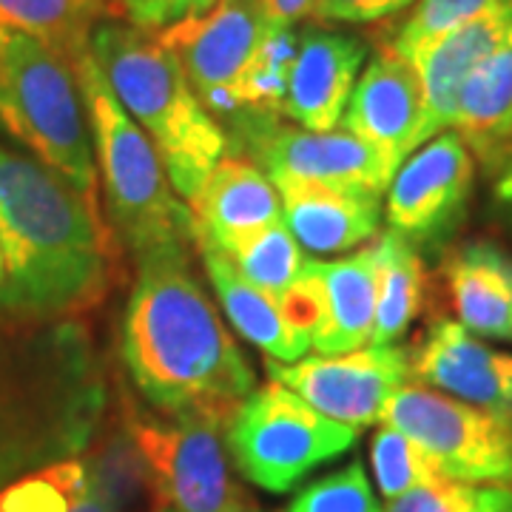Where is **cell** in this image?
Here are the masks:
<instances>
[{
  "instance_id": "cb8c5ba5",
  "label": "cell",
  "mask_w": 512,
  "mask_h": 512,
  "mask_svg": "<svg viewBox=\"0 0 512 512\" xmlns=\"http://www.w3.org/2000/svg\"><path fill=\"white\" fill-rule=\"evenodd\" d=\"M120 498L89 461L63 458L6 484L0 512H117Z\"/></svg>"
},
{
  "instance_id": "d6986e66",
  "label": "cell",
  "mask_w": 512,
  "mask_h": 512,
  "mask_svg": "<svg viewBox=\"0 0 512 512\" xmlns=\"http://www.w3.org/2000/svg\"><path fill=\"white\" fill-rule=\"evenodd\" d=\"M510 32L512 0H495L481 15L461 23L458 29L421 49L416 57H410L427 100V140L453 126L458 94L464 83Z\"/></svg>"
},
{
  "instance_id": "4fadbf2b",
  "label": "cell",
  "mask_w": 512,
  "mask_h": 512,
  "mask_svg": "<svg viewBox=\"0 0 512 512\" xmlns=\"http://www.w3.org/2000/svg\"><path fill=\"white\" fill-rule=\"evenodd\" d=\"M476 160L453 128L416 148L387 185V225L413 245L447 237L467 211Z\"/></svg>"
},
{
  "instance_id": "9a60e30c",
  "label": "cell",
  "mask_w": 512,
  "mask_h": 512,
  "mask_svg": "<svg viewBox=\"0 0 512 512\" xmlns=\"http://www.w3.org/2000/svg\"><path fill=\"white\" fill-rule=\"evenodd\" d=\"M413 379L507 421L512 427V353L490 348L481 336L441 319L410 353Z\"/></svg>"
},
{
  "instance_id": "277c9868",
  "label": "cell",
  "mask_w": 512,
  "mask_h": 512,
  "mask_svg": "<svg viewBox=\"0 0 512 512\" xmlns=\"http://www.w3.org/2000/svg\"><path fill=\"white\" fill-rule=\"evenodd\" d=\"M160 37L225 134L248 117H279L299 35L274 26L259 0H220Z\"/></svg>"
},
{
  "instance_id": "3957f363",
  "label": "cell",
  "mask_w": 512,
  "mask_h": 512,
  "mask_svg": "<svg viewBox=\"0 0 512 512\" xmlns=\"http://www.w3.org/2000/svg\"><path fill=\"white\" fill-rule=\"evenodd\" d=\"M114 97L154 146L174 191L191 200L228 154V134L202 106L180 60L160 37L123 18L103 20L89 43Z\"/></svg>"
},
{
  "instance_id": "4316f807",
  "label": "cell",
  "mask_w": 512,
  "mask_h": 512,
  "mask_svg": "<svg viewBox=\"0 0 512 512\" xmlns=\"http://www.w3.org/2000/svg\"><path fill=\"white\" fill-rule=\"evenodd\" d=\"M222 254L259 291L271 293L274 299L285 302V296L299 285L308 268V256L302 254L299 242L293 239L285 220L276 222L265 231L239 239Z\"/></svg>"
},
{
  "instance_id": "d4e9b609",
  "label": "cell",
  "mask_w": 512,
  "mask_h": 512,
  "mask_svg": "<svg viewBox=\"0 0 512 512\" xmlns=\"http://www.w3.org/2000/svg\"><path fill=\"white\" fill-rule=\"evenodd\" d=\"M109 18H120L111 0H0V32L35 37L72 63Z\"/></svg>"
},
{
  "instance_id": "5b68a950",
  "label": "cell",
  "mask_w": 512,
  "mask_h": 512,
  "mask_svg": "<svg viewBox=\"0 0 512 512\" xmlns=\"http://www.w3.org/2000/svg\"><path fill=\"white\" fill-rule=\"evenodd\" d=\"M92 131L97 180L120 237L137 256L165 245H194L188 205L165 174L154 146L114 97L92 52L74 60Z\"/></svg>"
},
{
  "instance_id": "484cf974",
  "label": "cell",
  "mask_w": 512,
  "mask_h": 512,
  "mask_svg": "<svg viewBox=\"0 0 512 512\" xmlns=\"http://www.w3.org/2000/svg\"><path fill=\"white\" fill-rule=\"evenodd\" d=\"M379 302L370 345H396L416 322L424 302V265L413 242L393 231L376 237Z\"/></svg>"
},
{
  "instance_id": "83f0119b",
  "label": "cell",
  "mask_w": 512,
  "mask_h": 512,
  "mask_svg": "<svg viewBox=\"0 0 512 512\" xmlns=\"http://www.w3.org/2000/svg\"><path fill=\"white\" fill-rule=\"evenodd\" d=\"M370 461H373L379 493L387 501L447 478L439 470V464L427 456L416 441L390 424H382L376 430L373 444H370Z\"/></svg>"
},
{
  "instance_id": "5bb4252c",
  "label": "cell",
  "mask_w": 512,
  "mask_h": 512,
  "mask_svg": "<svg viewBox=\"0 0 512 512\" xmlns=\"http://www.w3.org/2000/svg\"><path fill=\"white\" fill-rule=\"evenodd\" d=\"M339 126L379 151L396 174L399 165L427 143V100L416 66L382 46L359 74Z\"/></svg>"
},
{
  "instance_id": "e575fe53",
  "label": "cell",
  "mask_w": 512,
  "mask_h": 512,
  "mask_svg": "<svg viewBox=\"0 0 512 512\" xmlns=\"http://www.w3.org/2000/svg\"><path fill=\"white\" fill-rule=\"evenodd\" d=\"M501 180H504V183H501V188H504V197L512 200V154H510V163L504 165V171H501Z\"/></svg>"
},
{
  "instance_id": "7c38bea8",
  "label": "cell",
  "mask_w": 512,
  "mask_h": 512,
  "mask_svg": "<svg viewBox=\"0 0 512 512\" xmlns=\"http://www.w3.org/2000/svg\"><path fill=\"white\" fill-rule=\"evenodd\" d=\"M271 382L285 384L328 419L362 430L379 424L393 393L413 379L410 350L367 345L339 356L268 362Z\"/></svg>"
},
{
  "instance_id": "ffe728a7",
  "label": "cell",
  "mask_w": 512,
  "mask_h": 512,
  "mask_svg": "<svg viewBox=\"0 0 512 512\" xmlns=\"http://www.w3.org/2000/svg\"><path fill=\"white\" fill-rule=\"evenodd\" d=\"M276 191L288 231L311 254H345L379 234L382 197L376 194L311 183Z\"/></svg>"
},
{
  "instance_id": "52a82bcc",
  "label": "cell",
  "mask_w": 512,
  "mask_h": 512,
  "mask_svg": "<svg viewBox=\"0 0 512 512\" xmlns=\"http://www.w3.org/2000/svg\"><path fill=\"white\" fill-rule=\"evenodd\" d=\"M0 131L60 180L100 202L77 69L52 46L18 32H0Z\"/></svg>"
},
{
  "instance_id": "f546056e",
  "label": "cell",
  "mask_w": 512,
  "mask_h": 512,
  "mask_svg": "<svg viewBox=\"0 0 512 512\" xmlns=\"http://www.w3.org/2000/svg\"><path fill=\"white\" fill-rule=\"evenodd\" d=\"M384 512H512V487L444 478L439 484L387 501Z\"/></svg>"
},
{
  "instance_id": "1f68e13d",
  "label": "cell",
  "mask_w": 512,
  "mask_h": 512,
  "mask_svg": "<svg viewBox=\"0 0 512 512\" xmlns=\"http://www.w3.org/2000/svg\"><path fill=\"white\" fill-rule=\"evenodd\" d=\"M220 0H120V18L146 32H163L168 26L211 12Z\"/></svg>"
},
{
  "instance_id": "d6a6232c",
  "label": "cell",
  "mask_w": 512,
  "mask_h": 512,
  "mask_svg": "<svg viewBox=\"0 0 512 512\" xmlns=\"http://www.w3.org/2000/svg\"><path fill=\"white\" fill-rule=\"evenodd\" d=\"M413 3L416 0H313L311 18L319 23L367 26V23L396 18L413 9Z\"/></svg>"
},
{
  "instance_id": "836d02e7",
  "label": "cell",
  "mask_w": 512,
  "mask_h": 512,
  "mask_svg": "<svg viewBox=\"0 0 512 512\" xmlns=\"http://www.w3.org/2000/svg\"><path fill=\"white\" fill-rule=\"evenodd\" d=\"M259 3L265 9V18L282 29H293L299 20L311 18L313 12V0H259Z\"/></svg>"
},
{
  "instance_id": "2e32d148",
  "label": "cell",
  "mask_w": 512,
  "mask_h": 512,
  "mask_svg": "<svg viewBox=\"0 0 512 512\" xmlns=\"http://www.w3.org/2000/svg\"><path fill=\"white\" fill-rule=\"evenodd\" d=\"M308 279L313 291L311 348L319 350V356L367 348L379 302L376 242L345 259H308Z\"/></svg>"
},
{
  "instance_id": "d590c367",
  "label": "cell",
  "mask_w": 512,
  "mask_h": 512,
  "mask_svg": "<svg viewBox=\"0 0 512 512\" xmlns=\"http://www.w3.org/2000/svg\"><path fill=\"white\" fill-rule=\"evenodd\" d=\"M228 512H256L254 504H242V507H237V510H228Z\"/></svg>"
},
{
  "instance_id": "74e56055",
  "label": "cell",
  "mask_w": 512,
  "mask_h": 512,
  "mask_svg": "<svg viewBox=\"0 0 512 512\" xmlns=\"http://www.w3.org/2000/svg\"><path fill=\"white\" fill-rule=\"evenodd\" d=\"M111 3H114V9H117V3H120V0H111ZM117 15H120V12H117Z\"/></svg>"
},
{
  "instance_id": "44dd1931",
  "label": "cell",
  "mask_w": 512,
  "mask_h": 512,
  "mask_svg": "<svg viewBox=\"0 0 512 512\" xmlns=\"http://www.w3.org/2000/svg\"><path fill=\"white\" fill-rule=\"evenodd\" d=\"M194 248L200 251L205 274L214 285L222 311L242 333V339L265 350L274 362H296L308 353L311 333L293 322L291 313L285 311L279 299L251 285L222 251L211 245H194Z\"/></svg>"
},
{
  "instance_id": "f1b7e54d",
  "label": "cell",
  "mask_w": 512,
  "mask_h": 512,
  "mask_svg": "<svg viewBox=\"0 0 512 512\" xmlns=\"http://www.w3.org/2000/svg\"><path fill=\"white\" fill-rule=\"evenodd\" d=\"M493 3L495 0H416L410 15L384 46L410 60L439 37L458 29L461 23L481 15Z\"/></svg>"
},
{
  "instance_id": "30bf717a",
  "label": "cell",
  "mask_w": 512,
  "mask_h": 512,
  "mask_svg": "<svg viewBox=\"0 0 512 512\" xmlns=\"http://www.w3.org/2000/svg\"><path fill=\"white\" fill-rule=\"evenodd\" d=\"M382 424L410 436L453 481L512 487V427L473 404L407 382L384 407Z\"/></svg>"
},
{
  "instance_id": "e0dca14e",
  "label": "cell",
  "mask_w": 512,
  "mask_h": 512,
  "mask_svg": "<svg viewBox=\"0 0 512 512\" xmlns=\"http://www.w3.org/2000/svg\"><path fill=\"white\" fill-rule=\"evenodd\" d=\"M365 60L367 46L359 37L330 29L302 32L282 114L308 131L339 128Z\"/></svg>"
},
{
  "instance_id": "9c48e42d",
  "label": "cell",
  "mask_w": 512,
  "mask_h": 512,
  "mask_svg": "<svg viewBox=\"0 0 512 512\" xmlns=\"http://www.w3.org/2000/svg\"><path fill=\"white\" fill-rule=\"evenodd\" d=\"M220 424L202 419L131 421V447L157 512H228L251 504L231 478Z\"/></svg>"
},
{
  "instance_id": "4dcf8cb0",
  "label": "cell",
  "mask_w": 512,
  "mask_h": 512,
  "mask_svg": "<svg viewBox=\"0 0 512 512\" xmlns=\"http://www.w3.org/2000/svg\"><path fill=\"white\" fill-rule=\"evenodd\" d=\"M288 512H384L373 495L365 467L353 461L348 467L308 484L293 498Z\"/></svg>"
},
{
  "instance_id": "8fae6325",
  "label": "cell",
  "mask_w": 512,
  "mask_h": 512,
  "mask_svg": "<svg viewBox=\"0 0 512 512\" xmlns=\"http://www.w3.org/2000/svg\"><path fill=\"white\" fill-rule=\"evenodd\" d=\"M231 131L228 143L242 140L276 188L311 183L382 197L393 180L382 154L345 128L308 131L285 126L279 117H248Z\"/></svg>"
},
{
  "instance_id": "603a6c76",
  "label": "cell",
  "mask_w": 512,
  "mask_h": 512,
  "mask_svg": "<svg viewBox=\"0 0 512 512\" xmlns=\"http://www.w3.org/2000/svg\"><path fill=\"white\" fill-rule=\"evenodd\" d=\"M453 131L473 160L501 174L512 154V32L458 94Z\"/></svg>"
},
{
  "instance_id": "7a4b0ae2",
  "label": "cell",
  "mask_w": 512,
  "mask_h": 512,
  "mask_svg": "<svg viewBox=\"0 0 512 512\" xmlns=\"http://www.w3.org/2000/svg\"><path fill=\"white\" fill-rule=\"evenodd\" d=\"M0 308L29 319L94 308L117 271L100 202L0 146Z\"/></svg>"
},
{
  "instance_id": "ac0fdd59",
  "label": "cell",
  "mask_w": 512,
  "mask_h": 512,
  "mask_svg": "<svg viewBox=\"0 0 512 512\" xmlns=\"http://www.w3.org/2000/svg\"><path fill=\"white\" fill-rule=\"evenodd\" d=\"M185 205L194 245H211L217 251L282 222L276 185L259 165L237 154H225Z\"/></svg>"
},
{
  "instance_id": "8992f818",
  "label": "cell",
  "mask_w": 512,
  "mask_h": 512,
  "mask_svg": "<svg viewBox=\"0 0 512 512\" xmlns=\"http://www.w3.org/2000/svg\"><path fill=\"white\" fill-rule=\"evenodd\" d=\"M100 407L103 387L74 333L35 356L0 350V490L26 464L80 447Z\"/></svg>"
},
{
  "instance_id": "ba28073f",
  "label": "cell",
  "mask_w": 512,
  "mask_h": 512,
  "mask_svg": "<svg viewBox=\"0 0 512 512\" xmlns=\"http://www.w3.org/2000/svg\"><path fill=\"white\" fill-rule=\"evenodd\" d=\"M356 439L359 430L328 419L279 382L254 387L225 424L231 464L268 493L293 490L316 467L348 453Z\"/></svg>"
},
{
  "instance_id": "8d00e7d4",
  "label": "cell",
  "mask_w": 512,
  "mask_h": 512,
  "mask_svg": "<svg viewBox=\"0 0 512 512\" xmlns=\"http://www.w3.org/2000/svg\"><path fill=\"white\" fill-rule=\"evenodd\" d=\"M0 282H3V254H0Z\"/></svg>"
},
{
  "instance_id": "6da1fadb",
  "label": "cell",
  "mask_w": 512,
  "mask_h": 512,
  "mask_svg": "<svg viewBox=\"0 0 512 512\" xmlns=\"http://www.w3.org/2000/svg\"><path fill=\"white\" fill-rule=\"evenodd\" d=\"M123 359L137 390L165 416L225 427L256 387L251 362L188 271V248L137 256Z\"/></svg>"
},
{
  "instance_id": "7402d4cb",
  "label": "cell",
  "mask_w": 512,
  "mask_h": 512,
  "mask_svg": "<svg viewBox=\"0 0 512 512\" xmlns=\"http://www.w3.org/2000/svg\"><path fill=\"white\" fill-rule=\"evenodd\" d=\"M444 276L461 328L512 342V254L476 239L447 259Z\"/></svg>"
}]
</instances>
